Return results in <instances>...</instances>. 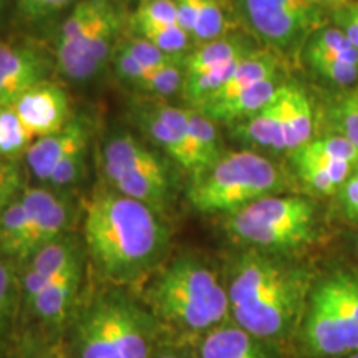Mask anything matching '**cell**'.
<instances>
[{
    "label": "cell",
    "instance_id": "obj_4",
    "mask_svg": "<svg viewBox=\"0 0 358 358\" xmlns=\"http://www.w3.org/2000/svg\"><path fill=\"white\" fill-rule=\"evenodd\" d=\"M153 315L127 295L106 290L80 313L71 332V358H153Z\"/></svg>",
    "mask_w": 358,
    "mask_h": 358
},
{
    "label": "cell",
    "instance_id": "obj_31",
    "mask_svg": "<svg viewBox=\"0 0 358 358\" xmlns=\"http://www.w3.org/2000/svg\"><path fill=\"white\" fill-rule=\"evenodd\" d=\"M335 133L358 146V92H352L335 103L330 113Z\"/></svg>",
    "mask_w": 358,
    "mask_h": 358
},
{
    "label": "cell",
    "instance_id": "obj_17",
    "mask_svg": "<svg viewBox=\"0 0 358 358\" xmlns=\"http://www.w3.org/2000/svg\"><path fill=\"white\" fill-rule=\"evenodd\" d=\"M199 358H277V355L267 340L236 324H222L203 335Z\"/></svg>",
    "mask_w": 358,
    "mask_h": 358
},
{
    "label": "cell",
    "instance_id": "obj_3",
    "mask_svg": "<svg viewBox=\"0 0 358 358\" xmlns=\"http://www.w3.org/2000/svg\"><path fill=\"white\" fill-rule=\"evenodd\" d=\"M145 301L155 319L182 332L206 334L231 317L226 284L192 254L156 268L146 284Z\"/></svg>",
    "mask_w": 358,
    "mask_h": 358
},
{
    "label": "cell",
    "instance_id": "obj_18",
    "mask_svg": "<svg viewBox=\"0 0 358 358\" xmlns=\"http://www.w3.org/2000/svg\"><path fill=\"white\" fill-rule=\"evenodd\" d=\"M279 87V75H274V77L261 80V82L241 90L229 98L206 103L201 108L194 110L201 111L213 122L229 123L237 122V120H245L257 113L259 110H262L275 96Z\"/></svg>",
    "mask_w": 358,
    "mask_h": 358
},
{
    "label": "cell",
    "instance_id": "obj_37",
    "mask_svg": "<svg viewBox=\"0 0 358 358\" xmlns=\"http://www.w3.org/2000/svg\"><path fill=\"white\" fill-rule=\"evenodd\" d=\"M337 29L347 35V38L358 48V2L347 3L335 13Z\"/></svg>",
    "mask_w": 358,
    "mask_h": 358
},
{
    "label": "cell",
    "instance_id": "obj_19",
    "mask_svg": "<svg viewBox=\"0 0 358 358\" xmlns=\"http://www.w3.org/2000/svg\"><path fill=\"white\" fill-rule=\"evenodd\" d=\"M287 151H294L312 140L313 110L310 100L297 85H280L277 90Z\"/></svg>",
    "mask_w": 358,
    "mask_h": 358
},
{
    "label": "cell",
    "instance_id": "obj_15",
    "mask_svg": "<svg viewBox=\"0 0 358 358\" xmlns=\"http://www.w3.org/2000/svg\"><path fill=\"white\" fill-rule=\"evenodd\" d=\"M85 256L62 272L55 280L25 303L45 327H58L69 319L83 284Z\"/></svg>",
    "mask_w": 358,
    "mask_h": 358
},
{
    "label": "cell",
    "instance_id": "obj_21",
    "mask_svg": "<svg viewBox=\"0 0 358 358\" xmlns=\"http://www.w3.org/2000/svg\"><path fill=\"white\" fill-rule=\"evenodd\" d=\"M237 131H239L244 140L254 143V145L275 151L287 150L280 106L279 101H277V93L262 110H259L257 113L243 120V123L239 124Z\"/></svg>",
    "mask_w": 358,
    "mask_h": 358
},
{
    "label": "cell",
    "instance_id": "obj_39",
    "mask_svg": "<svg viewBox=\"0 0 358 358\" xmlns=\"http://www.w3.org/2000/svg\"><path fill=\"white\" fill-rule=\"evenodd\" d=\"M174 3H176L179 25L194 38V30L199 15V0H174Z\"/></svg>",
    "mask_w": 358,
    "mask_h": 358
},
{
    "label": "cell",
    "instance_id": "obj_16",
    "mask_svg": "<svg viewBox=\"0 0 358 358\" xmlns=\"http://www.w3.org/2000/svg\"><path fill=\"white\" fill-rule=\"evenodd\" d=\"M45 73L47 60L35 48L0 42V103H13Z\"/></svg>",
    "mask_w": 358,
    "mask_h": 358
},
{
    "label": "cell",
    "instance_id": "obj_41",
    "mask_svg": "<svg viewBox=\"0 0 358 358\" xmlns=\"http://www.w3.org/2000/svg\"><path fill=\"white\" fill-rule=\"evenodd\" d=\"M153 358H182L179 353H174V352H161L158 355H153Z\"/></svg>",
    "mask_w": 358,
    "mask_h": 358
},
{
    "label": "cell",
    "instance_id": "obj_13",
    "mask_svg": "<svg viewBox=\"0 0 358 358\" xmlns=\"http://www.w3.org/2000/svg\"><path fill=\"white\" fill-rule=\"evenodd\" d=\"M92 128L87 118H71L60 131L38 138L24 156L27 168L38 181L47 182L53 171L70 156L87 151Z\"/></svg>",
    "mask_w": 358,
    "mask_h": 358
},
{
    "label": "cell",
    "instance_id": "obj_11",
    "mask_svg": "<svg viewBox=\"0 0 358 358\" xmlns=\"http://www.w3.org/2000/svg\"><path fill=\"white\" fill-rule=\"evenodd\" d=\"M148 136L171 158L178 166L185 168L192 176L203 173L206 164L192 138L187 108L169 105L151 106L140 115Z\"/></svg>",
    "mask_w": 358,
    "mask_h": 358
},
{
    "label": "cell",
    "instance_id": "obj_28",
    "mask_svg": "<svg viewBox=\"0 0 358 358\" xmlns=\"http://www.w3.org/2000/svg\"><path fill=\"white\" fill-rule=\"evenodd\" d=\"M227 30L226 12L219 0H199V15L196 24L194 38L199 42H211V40L224 37Z\"/></svg>",
    "mask_w": 358,
    "mask_h": 358
},
{
    "label": "cell",
    "instance_id": "obj_26",
    "mask_svg": "<svg viewBox=\"0 0 358 358\" xmlns=\"http://www.w3.org/2000/svg\"><path fill=\"white\" fill-rule=\"evenodd\" d=\"M307 60L320 77L338 87H350L358 80V65L330 55V53L307 47Z\"/></svg>",
    "mask_w": 358,
    "mask_h": 358
},
{
    "label": "cell",
    "instance_id": "obj_7",
    "mask_svg": "<svg viewBox=\"0 0 358 358\" xmlns=\"http://www.w3.org/2000/svg\"><path fill=\"white\" fill-rule=\"evenodd\" d=\"M226 229L239 243L262 250L310 244L317 234V208L302 196H264L229 214Z\"/></svg>",
    "mask_w": 358,
    "mask_h": 358
},
{
    "label": "cell",
    "instance_id": "obj_40",
    "mask_svg": "<svg viewBox=\"0 0 358 358\" xmlns=\"http://www.w3.org/2000/svg\"><path fill=\"white\" fill-rule=\"evenodd\" d=\"M19 358H71L66 348L55 343H35Z\"/></svg>",
    "mask_w": 358,
    "mask_h": 358
},
{
    "label": "cell",
    "instance_id": "obj_25",
    "mask_svg": "<svg viewBox=\"0 0 358 358\" xmlns=\"http://www.w3.org/2000/svg\"><path fill=\"white\" fill-rule=\"evenodd\" d=\"M134 29H136L138 37L153 43L161 52L185 62L186 50L189 47V40L192 38L185 29H181L179 25H136Z\"/></svg>",
    "mask_w": 358,
    "mask_h": 358
},
{
    "label": "cell",
    "instance_id": "obj_10",
    "mask_svg": "<svg viewBox=\"0 0 358 358\" xmlns=\"http://www.w3.org/2000/svg\"><path fill=\"white\" fill-rule=\"evenodd\" d=\"M120 20L108 0H101L95 19L77 37L57 43V62L71 80H88L113 53Z\"/></svg>",
    "mask_w": 358,
    "mask_h": 358
},
{
    "label": "cell",
    "instance_id": "obj_32",
    "mask_svg": "<svg viewBox=\"0 0 358 358\" xmlns=\"http://www.w3.org/2000/svg\"><path fill=\"white\" fill-rule=\"evenodd\" d=\"M133 24L134 27L179 25L176 3H174V0H145V2L140 3L136 13H134Z\"/></svg>",
    "mask_w": 358,
    "mask_h": 358
},
{
    "label": "cell",
    "instance_id": "obj_38",
    "mask_svg": "<svg viewBox=\"0 0 358 358\" xmlns=\"http://www.w3.org/2000/svg\"><path fill=\"white\" fill-rule=\"evenodd\" d=\"M343 213L347 217L358 221V168L347 179V182L337 192Z\"/></svg>",
    "mask_w": 358,
    "mask_h": 358
},
{
    "label": "cell",
    "instance_id": "obj_33",
    "mask_svg": "<svg viewBox=\"0 0 358 358\" xmlns=\"http://www.w3.org/2000/svg\"><path fill=\"white\" fill-rule=\"evenodd\" d=\"M25 187V174L20 161L0 156V211L19 198Z\"/></svg>",
    "mask_w": 358,
    "mask_h": 358
},
{
    "label": "cell",
    "instance_id": "obj_35",
    "mask_svg": "<svg viewBox=\"0 0 358 358\" xmlns=\"http://www.w3.org/2000/svg\"><path fill=\"white\" fill-rule=\"evenodd\" d=\"M113 55L116 71H118L120 77H122L124 82H128L129 85H133V87L140 90L151 70L145 69V66L140 64V60H138L123 43L120 45L116 50H113Z\"/></svg>",
    "mask_w": 358,
    "mask_h": 358
},
{
    "label": "cell",
    "instance_id": "obj_1",
    "mask_svg": "<svg viewBox=\"0 0 358 358\" xmlns=\"http://www.w3.org/2000/svg\"><path fill=\"white\" fill-rule=\"evenodd\" d=\"M83 245L98 272L115 285L153 274L163 262L168 231L150 206L113 187H98L83 211Z\"/></svg>",
    "mask_w": 358,
    "mask_h": 358
},
{
    "label": "cell",
    "instance_id": "obj_6",
    "mask_svg": "<svg viewBox=\"0 0 358 358\" xmlns=\"http://www.w3.org/2000/svg\"><path fill=\"white\" fill-rule=\"evenodd\" d=\"M302 337L313 357H348L358 350V272L335 271L312 284Z\"/></svg>",
    "mask_w": 358,
    "mask_h": 358
},
{
    "label": "cell",
    "instance_id": "obj_42",
    "mask_svg": "<svg viewBox=\"0 0 358 358\" xmlns=\"http://www.w3.org/2000/svg\"><path fill=\"white\" fill-rule=\"evenodd\" d=\"M348 358H358V350H357V352H353V353H350V355H348Z\"/></svg>",
    "mask_w": 358,
    "mask_h": 358
},
{
    "label": "cell",
    "instance_id": "obj_12",
    "mask_svg": "<svg viewBox=\"0 0 358 358\" xmlns=\"http://www.w3.org/2000/svg\"><path fill=\"white\" fill-rule=\"evenodd\" d=\"M12 105L35 140L60 131L73 118L65 90L47 80L25 90Z\"/></svg>",
    "mask_w": 358,
    "mask_h": 358
},
{
    "label": "cell",
    "instance_id": "obj_24",
    "mask_svg": "<svg viewBox=\"0 0 358 358\" xmlns=\"http://www.w3.org/2000/svg\"><path fill=\"white\" fill-rule=\"evenodd\" d=\"M292 158L306 159H327V161H345L358 166V146L348 141L340 134L317 138L307 141L306 145L292 151Z\"/></svg>",
    "mask_w": 358,
    "mask_h": 358
},
{
    "label": "cell",
    "instance_id": "obj_8",
    "mask_svg": "<svg viewBox=\"0 0 358 358\" xmlns=\"http://www.w3.org/2000/svg\"><path fill=\"white\" fill-rule=\"evenodd\" d=\"M103 173L110 187L141 201L159 216L173 203V182L164 163L129 133L111 136L101 156Z\"/></svg>",
    "mask_w": 358,
    "mask_h": 358
},
{
    "label": "cell",
    "instance_id": "obj_30",
    "mask_svg": "<svg viewBox=\"0 0 358 358\" xmlns=\"http://www.w3.org/2000/svg\"><path fill=\"white\" fill-rule=\"evenodd\" d=\"M182 83H185V71L181 70V64H174L151 70L140 90L153 96L169 98L182 90Z\"/></svg>",
    "mask_w": 358,
    "mask_h": 358
},
{
    "label": "cell",
    "instance_id": "obj_22",
    "mask_svg": "<svg viewBox=\"0 0 358 358\" xmlns=\"http://www.w3.org/2000/svg\"><path fill=\"white\" fill-rule=\"evenodd\" d=\"M295 171L312 191L319 194H335L347 182L358 166L345 161L292 158Z\"/></svg>",
    "mask_w": 358,
    "mask_h": 358
},
{
    "label": "cell",
    "instance_id": "obj_29",
    "mask_svg": "<svg viewBox=\"0 0 358 358\" xmlns=\"http://www.w3.org/2000/svg\"><path fill=\"white\" fill-rule=\"evenodd\" d=\"M307 47L317 48V50L358 65V48L338 29H322L319 32H313Z\"/></svg>",
    "mask_w": 358,
    "mask_h": 358
},
{
    "label": "cell",
    "instance_id": "obj_5",
    "mask_svg": "<svg viewBox=\"0 0 358 358\" xmlns=\"http://www.w3.org/2000/svg\"><path fill=\"white\" fill-rule=\"evenodd\" d=\"M280 186L282 173L272 161L254 151H232L192 176L187 201L203 214H232Z\"/></svg>",
    "mask_w": 358,
    "mask_h": 358
},
{
    "label": "cell",
    "instance_id": "obj_36",
    "mask_svg": "<svg viewBox=\"0 0 358 358\" xmlns=\"http://www.w3.org/2000/svg\"><path fill=\"white\" fill-rule=\"evenodd\" d=\"M71 2L75 0H19V12L29 20H42L69 7Z\"/></svg>",
    "mask_w": 358,
    "mask_h": 358
},
{
    "label": "cell",
    "instance_id": "obj_43",
    "mask_svg": "<svg viewBox=\"0 0 358 358\" xmlns=\"http://www.w3.org/2000/svg\"><path fill=\"white\" fill-rule=\"evenodd\" d=\"M140 2H145V0H140Z\"/></svg>",
    "mask_w": 358,
    "mask_h": 358
},
{
    "label": "cell",
    "instance_id": "obj_23",
    "mask_svg": "<svg viewBox=\"0 0 358 358\" xmlns=\"http://www.w3.org/2000/svg\"><path fill=\"white\" fill-rule=\"evenodd\" d=\"M34 141L12 103H0V156L19 161Z\"/></svg>",
    "mask_w": 358,
    "mask_h": 358
},
{
    "label": "cell",
    "instance_id": "obj_14",
    "mask_svg": "<svg viewBox=\"0 0 358 358\" xmlns=\"http://www.w3.org/2000/svg\"><path fill=\"white\" fill-rule=\"evenodd\" d=\"M83 256V244L71 234L57 237L34 252L24 262V274L19 279L24 303L32 301L35 295Z\"/></svg>",
    "mask_w": 358,
    "mask_h": 358
},
{
    "label": "cell",
    "instance_id": "obj_2",
    "mask_svg": "<svg viewBox=\"0 0 358 358\" xmlns=\"http://www.w3.org/2000/svg\"><path fill=\"white\" fill-rule=\"evenodd\" d=\"M310 272L264 250H248L231 264L226 287L234 324L256 337H285L302 320Z\"/></svg>",
    "mask_w": 358,
    "mask_h": 358
},
{
    "label": "cell",
    "instance_id": "obj_34",
    "mask_svg": "<svg viewBox=\"0 0 358 358\" xmlns=\"http://www.w3.org/2000/svg\"><path fill=\"white\" fill-rule=\"evenodd\" d=\"M123 45L133 53L134 57L138 58V60H140V64L148 70H158V69H163V66L174 65V64L182 65L181 60L168 55V53L161 52L158 47H155L153 43H150L148 40L141 38V37L129 38V40H127V42H123Z\"/></svg>",
    "mask_w": 358,
    "mask_h": 358
},
{
    "label": "cell",
    "instance_id": "obj_20",
    "mask_svg": "<svg viewBox=\"0 0 358 358\" xmlns=\"http://www.w3.org/2000/svg\"><path fill=\"white\" fill-rule=\"evenodd\" d=\"M252 52V45L243 37H221L211 40L186 55L182 62L185 75L203 73V71L229 65Z\"/></svg>",
    "mask_w": 358,
    "mask_h": 358
},
{
    "label": "cell",
    "instance_id": "obj_9",
    "mask_svg": "<svg viewBox=\"0 0 358 358\" xmlns=\"http://www.w3.org/2000/svg\"><path fill=\"white\" fill-rule=\"evenodd\" d=\"M241 6L254 32L277 48L295 47L320 20L312 0H241Z\"/></svg>",
    "mask_w": 358,
    "mask_h": 358
},
{
    "label": "cell",
    "instance_id": "obj_27",
    "mask_svg": "<svg viewBox=\"0 0 358 358\" xmlns=\"http://www.w3.org/2000/svg\"><path fill=\"white\" fill-rule=\"evenodd\" d=\"M20 295V280L13 271V264L0 257V342L7 337L15 319Z\"/></svg>",
    "mask_w": 358,
    "mask_h": 358
}]
</instances>
